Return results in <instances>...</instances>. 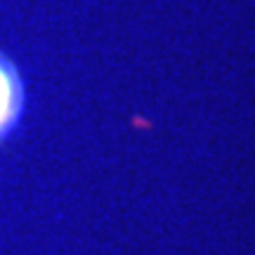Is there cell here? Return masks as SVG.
<instances>
[{
    "instance_id": "1",
    "label": "cell",
    "mask_w": 255,
    "mask_h": 255,
    "mask_svg": "<svg viewBox=\"0 0 255 255\" xmlns=\"http://www.w3.org/2000/svg\"><path fill=\"white\" fill-rule=\"evenodd\" d=\"M24 111V85L17 66L0 55V142L7 139L21 121Z\"/></svg>"
}]
</instances>
